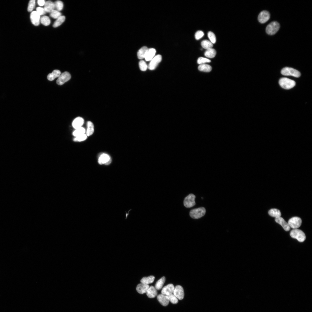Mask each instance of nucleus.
<instances>
[{"label":"nucleus","instance_id":"obj_23","mask_svg":"<svg viewBox=\"0 0 312 312\" xmlns=\"http://www.w3.org/2000/svg\"><path fill=\"white\" fill-rule=\"evenodd\" d=\"M60 71L58 70H54L52 73L49 74L47 77L48 80L51 81L53 80L55 78L58 77L61 74Z\"/></svg>","mask_w":312,"mask_h":312},{"label":"nucleus","instance_id":"obj_13","mask_svg":"<svg viewBox=\"0 0 312 312\" xmlns=\"http://www.w3.org/2000/svg\"><path fill=\"white\" fill-rule=\"evenodd\" d=\"M30 19L32 23L34 25H39L40 21V16L36 11H32L30 14Z\"/></svg>","mask_w":312,"mask_h":312},{"label":"nucleus","instance_id":"obj_21","mask_svg":"<svg viewBox=\"0 0 312 312\" xmlns=\"http://www.w3.org/2000/svg\"><path fill=\"white\" fill-rule=\"evenodd\" d=\"M156 50L154 48L148 49L144 58L146 61H151L155 56Z\"/></svg>","mask_w":312,"mask_h":312},{"label":"nucleus","instance_id":"obj_33","mask_svg":"<svg viewBox=\"0 0 312 312\" xmlns=\"http://www.w3.org/2000/svg\"><path fill=\"white\" fill-rule=\"evenodd\" d=\"M41 23L45 26L49 25L50 23V20L47 16H42L40 19Z\"/></svg>","mask_w":312,"mask_h":312},{"label":"nucleus","instance_id":"obj_30","mask_svg":"<svg viewBox=\"0 0 312 312\" xmlns=\"http://www.w3.org/2000/svg\"><path fill=\"white\" fill-rule=\"evenodd\" d=\"M85 132L86 130L85 128L81 127L75 129L73 132V135L74 136L76 137L85 134Z\"/></svg>","mask_w":312,"mask_h":312},{"label":"nucleus","instance_id":"obj_17","mask_svg":"<svg viewBox=\"0 0 312 312\" xmlns=\"http://www.w3.org/2000/svg\"><path fill=\"white\" fill-rule=\"evenodd\" d=\"M159 302L163 306H166L169 303V300L167 296L162 294L158 295L157 297Z\"/></svg>","mask_w":312,"mask_h":312},{"label":"nucleus","instance_id":"obj_40","mask_svg":"<svg viewBox=\"0 0 312 312\" xmlns=\"http://www.w3.org/2000/svg\"><path fill=\"white\" fill-rule=\"evenodd\" d=\"M87 138L86 134H84L75 137L73 139L75 142H81L85 140Z\"/></svg>","mask_w":312,"mask_h":312},{"label":"nucleus","instance_id":"obj_38","mask_svg":"<svg viewBox=\"0 0 312 312\" xmlns=\"http://www.w3.org/2000/svg\"><path fill=\"white\" fill-rule=\"evenodd\" d=\"M139 64L140 68L142 71H144L147 70L148 66L144 61L140 60L139 62Z\"/></svg>","mask_w":312,"mask_h":312},{"label":"nucleus","instance_id":"obj_2","mask_svg":"<svg viewBox=\"0 0 312 312\" xmlns=\"http://www.w3.org/2000/svg\"><path fill=\"white\" fill-rule=\"evenodd\" d=\"M279 83L282 88L285 89H291L296 85V82L286 77L281 78L279 80Z\"/></svg>","mask_w":312,"mask_h":312},{"label":"nucleus","instance_id":"obj_4","mask_svg":"<svg viewBox=\"0 0 312 312\" xmlns=\"http://www.w3.org/2000/svg\"><path fill=\"white\" fill-rule=\"evenodd\" d=\"M280 27L279 24L276 21H274L269 23L266 27V31L270 35H273L276 34Z\"/></svg>","mask_w":312,"mask_h":312},{"label":"nucleus","instance_id":"obj_25","mask_svg":"<svg viewBox=\"0 0 312 312\" xmlns=\"http://www.w3.org/2000/svg\"><path fill=\"white\" fill-rule=\"evenodd\" d=\"M268 214L270 216L275 218L281 217V213L280 211L276 209H272L269 210Z\"/></svg>","mask_w":312,"mask_h":312},{"label":"nucleus","instance_id":"obj_12","mask_svg":"<svg viewBox=\"0 0 312 312\" xmlns=\"http://www.w3.org/2000/svg\"><path fill=\"white\" fill-rule=\"evenodd\" d=\"M173 294L179 300L183 299L184 297V293L183 288L180 285H177L174 287Z\"/></svg>","mask_w":312,"mask_h":312},{"label":"nucleus","instance_id":"obj_27","mask_svg":"<svg viewBox=\"0 0 312 312\" xmlns=\"http://www.w3.org/2000/svg\"><path fill=\"white\" fill-rule=\"evenodd\" d=\"M216 53V50L212 48L206 50L204 53V55L207 57L213 58L215 56Z\"/></svg>","mask_w":312,"mask_h":312},{"label":"nucleus","instance_id":"obj_39","mask_svg":"<svg viewBox=\"0 0 312 312\" xmlns=\"http://www.w3.org/2000/svg\"><path fill=\"white\" fill-rule=\"evenodd\" d=\"M211 62L210 60L202 57H199L197 60V63L200 65L205 64L206 63H209Z\"/></svg>","mask_w":312,"mask_h":312},{"label":"nucleus","instance_id":"obj_6","mask_svg":"<svg viewBox=\"0 0 312 312\" xmlns=\"http://www.w3.org/2000/svg\"><path fill=\"white\" fill-rule=\"evenodd\" d=\"M302 222V220L300 218L294 217L290 219L287 223L290 228L294 229H297L300 227L301 224Z\"/></svg>","mask_w":312,"mask_h":312},{"label":"nucleus","instance_id":"obj_29","mask_svg":"<svg viewBox=\"0 0 312 312\" xmlns=\"http://www.w3.org/2000/svg\"><path fill=\"white\" fill-rule=\"evenodd\" d=\"M202 47L206 50L212 48L213 44L209 40H203L201 43Z\"/></svg>","mask_w":312,"mask_h":312},{"label":"nucleus","instance_id":"obj_36","mask_svg":"<svg viewBox=\"0 0 312 312\" xmlns=\"http://www.w3.org/2000/svg\"><path fill=\"white\" fill-rule=\"evenodd\" d=\"M50 13V16L54 19H57L61 16V13L56 10H54Z\"/></svg>","mask_w":312,"mask_h":312},{"label":"nucleus","instance_id":"obj_22","mask_svg":"<svg viewBox=\"0 0 312 312\" xmlns=\"http://www.w3.org/2000/svg\"><path fill=\"white\" fill-rule=\"evenodd\" d=\"M148 50V48L146 46L143 47L141 48L137 53L138 58L139 59H142L144 58Z\"/></svg>","mask_w":312,"mask_h":312},{"label":"nucleus","instance_id":"obj_8","mask_svg":"<svg viewBox=\"0 0 312 312\" xmlns=\"http://www.w3.org/2000/svg\"><path fill=\"white\" fill-rule=\"evenodd\" d=\"M71 78V75L68 72H64L61 74L56 81L57 83L60 85L64 84L68 81Z\"/></svg>","mask_w":312,"mask_h":312},{"label":"nucleus","instance_id":"obj_11","mask_svg":"<svg viewBox=\"0 0 312 312\" xmlns=\"http://www.w3.org/2000/svg\"><path fill=\"white\" fill-rule=\"evenodd\" d=\"M270 15L268 12L263 10L259 14L258 19L261 23H264L267 22L270 18Z\"/></svg>","mask_w":312,"mask_h":312},{"label":"nucleus","instance_id":"obj_35","mask_svg":"<svg viewBox=\"0 0 312 312\" xmlns=\"http://www.w3.org/2000/svg\"><path fill=\"white\" fill-rule=\"evenodd\" d=\"M208 37L210 41L213 44H214L216 42V38L215 34L212 32L209 31L207 34Z\"/></svg>","mask_w":312,"mask_h":312},{"label":"nucleus","instance_id":"obj_19","mask_svg":"<svg viewBox=\"0 0 312 312\" xmlns=\"http://www.w3.org/2000/svg\"><path fill=\"white\" fill-rule=\"evenodd\" d=\"M146 293L147 296L150 298H155L157 294L156 289L153 286L149 287Z\"/></svg>","mask_w":312,"mask_h":312},{"label":"nucleus","instance_id":"obj_28","mask_svg":"<svg viewBox=\"0 0 312 312\" xmlns=\"http://www.w3.org/2000/svg\"><path fill=\"white\" fill-rule=\"evenodd\" d=\"M198 68L200 71L206 72H210L212 70V67L210 65L205 64L200 65Z\"/></svg>","mask_w":312,"mask_h":312},{"label":"nucleus","instance_id":"obj_20","mask_svg":"<svg viewBox=\"0 0 312 312\" xmlns=\"http://www.w3.org/2000/svg\"><path fill=\"white\" fill-rule=\"evenodd\" d=\"M44 9L46 12L51 13L55 9L54 3L50 1H47L44 5Z\"/></svg>","mask_w":312,"mask_h":312},{"label":"nucleus","instance_id":"obj_24","mask_svg":"<svg viewBox=\"0 0 312 312\" xmlns=\"http://www.w3.org/2000/svg\"><path fill=\"white\" fill-rule=\"evenodd\" d=\"M94 131V125L93 123L90 121H88L87 122V129L86 135L90 136L92 135Z\"/></svg>","mask_w":312,"mask_h":312},{"label":"nucleus","instance_id":"obj_16","mask_svg":"<svg viewBox=\"0 0 312 312\" xmlns=\"http://www.w3.org/2000/svg\"><path fill=\"white\" fill-rule=\"evenodd\" d=\"M84 122V120L83 118L78 117L76 118L73 121V127L75 129L80 128L82 127Z\"/></svg>","mask_w":312,"mask_h":312},{"label":"nucleus","instance_id":"obj_34","mask_svg":"<svg viewBox=\"0 0 312 312\" xmlns=\"http://www.w3.org/2000/svg\"><path fill=\"white\" fill-rule=\"evenodd\" d=\"M55 8L56 10L60 11L62 10L63 7V3L60 1H57L54 3Z\"/></svg>","mask_w":312,"mask_h":312},{"label":"nucleus","instance_id":"obj_37","mask_svg":"<svg viewBox=\"0 0 312 312\" xmlns=\"http://www.w3.org/2000/svg\"><path fill=\"white\" fill-rule=\"evenodd\" d=\"M167 296L168 298L169 301H170L173 304H176L178 302V300L177 298L174 295V294H171L170 295H167Z\"/></svg>","mask_w":312,"mask_h":312},{"label":"nucleus","instance_id":"obj_31","mask_svg":"<svg viewBox=\"0 0 312 312\" xmlns=\"http://www.w3.org/2000/svg\"><path fill=\"white\" fill-rule=\"evenodd\" d=\"M165 277L163 276L157 282L155 287L156 290H159L162 288L165 281Z\"/></svg>","mask_w":312,"mask_h":312},{"label":"nucleus","instance_id":"obj_15","mask_svg":"<svg viewBox=\"0 0 312 312\" xmlns=\"http://www.w3.org/2000/svg\"><path fill=\"white\" fill-rule=\"evenodd\" d=\"M275 220L276 222L281 225L285 231H288L290 230V228L288 223L282 217L275 218Z\"/></svg>","mask_w":312,"mask_h":312},{"label":"nucleus","instance_id":"obj_18","mask_svg":"<svg viewBox=\"0 0 312 312\" xmlns=\"http://www.w3.org/2000/svg\"><path fill=\"white\" fill-rule=\"evenodd\" d=\"M149 287L148 285L141 283L137 285L136 289L138 293L142 294L146 292Z\"/></svg>","mask_w":312,"mask_h":312},{"label":"nucleus","instance_id":"obj_26","mask_svg":"<svg viewBox=\"0 0 312 312\" xmlns=\"http://www.w3.org/2000/svg\"><path fill=\"white\" fill-rule=\"evenodd\" d=\"M155 278V277L153 276H150L147 277H143L141 280L140 282L142 283L148 285L153 283Z\"/></svg>","mask_w":312,"mask_h":312},{"label":"nucleus","instance_id":"obj_9","mask_svg":"<svg viewBox=\"0 0 312 312\" xmlns=\"http://www.w3.org/2000/svg\"><path fill=\"white\" fill-rule=\"evenodd\" d=\"M161 59L162 57L160 55H157L154 56L151 60L148 67V69L150 70H153L155 69L161 61Z\"/></svg>","mask_w":312,"mask_h":312},{"label":"nucleus","instance_id":"obj_3","mask_svg":"<svg viewBox=\"0 0 312 312\" xmlns=\"http://www.w3.org/2000/svg\"><path fill=\"white\" fill-rule=\"evenodd\" d=\"M205 213V208L203 207H200L191 210L190 212V215L192 218L197 219L203 216Z\"/></svg>","mask_w":312,"mask_h":312},{"label":"nucleus","instance_id":"obj_45","mask_svg":"<svg viewBox=\"0 0 312 312\" xmlns=\"http://www.w3.org/2000/svg\"><path fill=\"white\" fill-rule=\"evenodd\" d=\"M131 209H130V210H129V211H128V213H127V212H126V211L125 212H126V215H125V216H126V218H125V219H127V217H128V216H129V211H131Z\"/></svg>","mask_w":312,"mask_h":312},{"label":"nucleus","instance_id":"obj_44","mask_svg":"<svg viewBox=\"0 0 312 312\" xmlns=\"http://www.w3.org/2000/svg\"><path fill=\"white\" fill-rule=\"evenodd\" d=\"M45 2L44 0H38L37 1L38 4L40 6L44 5Z\"/></svg>","mask_w":312,"mask_h":312},{"label":"nucleus","instance_id":"obj_42","mask_svg":"<svg viewBox=\"0 0 312 312\" xmlns=\"http://www.w3.org/2000/svg\"><path fill=\"white\" fill-rule=\"evenodd\" d=\"M204 33L203 31L200 30L198 31L195 34V39L197 40H199L202 38L204 36Z\"/></svg>","mask_w":312,"mask_h":312},{"label":"nucleus","instance_id":"obj_5","mask_svg":"<svg viewBox=\"0 0 312 312\" xmlns=\"http://www.w3.org/2000/svg\"><path fill=\"white\" fill-rule=\"evenodd\" d=\"M281 74L285 76H291L296 77H298L301 75L300 72L293 68L285 67L283 68L281 71Z\"/></svg>","mask_w":312,"mask_h":312},{"label":"nucleus","instance_id":"obj_7","mask_svg":"<svg viewBox=\"0 0 312 312\" xmlns=\"http://www.w3.org/2000/svg\"><path fill=\"white\" fill-rule=\"evenodd\" d=\"M195 196L192 194H189L184 199L183 201L184 206L187 208H190L195 205Z\"/></svg>","mask_w":312,"mask_h":312},{"label":"nucleus","instance_id":"obj_1","mask_svg":"<svg viewBox=\"0 0 312 312\" xmlns=\"http://www.w3.org/2000/svg\"><path fill=\"white\" fill-rule=\"evenodd\" d=\"M290 235L291 237L297 239L300 242H303L306 239V236L304 232L298 229L292 230Z\"/></svg>","mask_w":312,"mask_h":312},{"label":"nucleus","instance_id":"obj_41","mask_svg":"<svg viewBox=\"0 0 312 312\" xmlns=\"http://www.w3.org/2000/svg\"><path fill=\"white\" fill-rule=\"evenodd\" d=\"M35 5V0H31L29 1L28 6L27 10L29 12H31L34 9Z\"/></svg>","mask_w":312,"mask_h":312},{"label":"nucleus","instance_id":"obj_43","mask_svg":"<svg viewBox=\"0 0 312 312\" xmlns=\"http://www.w3.org/2000/svg\"><path fill=\"white\" fill-rule=\"evenodd\" d=\"M36 11L40 16L44 14L46 12L44 8L40 7L36 8Z\"/></svg>","mask_w":312,"mask_h":312},{"label":"nucleus","instance_id":"obj_32","mask_svg":"<svg viewBox=\"0 0 312 312\" xmlns=\"http://www.w3.org/2000/svg\"><path fill=\"white\" fill-rule=\"evenodd\" d=\"M65 20V16H61L57 19L53 25V27H56L60 26L64 21Z\"/></svg>","mask_w":312,"mask_h":312},{"label":"nucleus","instance_id":"obj_10","mask_svg":"<svg viewBox=\"0 0 312 312\" xmlns=\"http://www.w3.org/2000/svg\"><path fill=\"white\" fill-rule=\"evenodd\" d=\"M111 162V159L108 154L105 153L101 154L99 157L98 162L99 164L108 165Z\"/></svg>","mask_w":312,"mask_h":312},{"label":"nucleus","instance_id":"obj_14","mask_svg":"<svg viewBox=\"0 0 312 312\" xmlns=\"http://www.w3.org/2000/svg\"><path fill=\"white\" fill-rule=\"evenodd\" d=\"M174 288V287L172 284H169L163 288L161 291V294L167 296L172 294Z\"/></svg>","mask_w":312,"mask_h":312}]
</instances>
